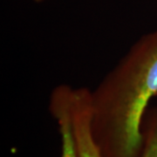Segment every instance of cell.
Returning <instances> with one entry per match:
<instances>
[{
	"label": "cell",
	"mask_w": 157,
	"mask_h": 157,
	"mask_svg": "<svg viewBox=\"0 0 157 157\" xmlns=\"http://www.w3.org/2000/svg\"><path fill=\"white\" fill-rule=\"evenodd\" d=\"M157 95V30L141 36L91 90V128L102 157H140L143 121Z\"/></svg>",
	"instance_id": "6da1fadb"
},
{
	"label": "cell",
	"mask_w": 157,
	"mask_h": 157,
	"mask_svg": "<svg viewBox=\"0 0 157 157\" xmlns=\"http://www.w3.org/2000/svg\"><path fill=\"white\" fill-rule=\"evenodd\" d=\"M69 107L77 157H102L91 128V89L72 86Z\"/></svg>",
	"instance_id": "7a4b0ae2"
},
{
	"label": "cell",
	"mask_w": 157,
	"mask_h": 157,
	"mask_svg": "<svg viewBox=\"0 0 157 157\" xmlns=\"http://www.w3.org/2000/svg\"><path fill=\"white\" fill-rule=\"evenodd\" d=\"M70 86L59 85L51 93L49 100V111L56 121L60 135V157H77L70 116Z\"/></svg>",
	"instance_id": "3957f363"
},
{
	"label": "cell",
	"mask_w": 157,
	"mask_h": 157,
	"mask_svg": "<svg viewBox=\"0 0 157 157\" xmlns=\"http://www.w3.org/2000/svg\"><path fill=\"white\" fill-rule=\"evenodd\" d=\"M142 131L144 144L140 157H157V108L148 109L147 112Z\"/></svg>",
	"instance_id": "277c9868"
},
{
	"label": "cell",
	"mask_w": 157,
	"mask_h": 157,
	"mask_svg": "<svg viewBox=\"0 0 157 157\" xmlns=\"http://www.w3.org/2000/svg\"><path fill=\"white\" fill-rule=\"evenodd\" d=\"M34 2H36V3H42V2H44V1H46V0H33Z\"/></svg>",
	"instance_id": "5b68a950"
}]
</instances>
